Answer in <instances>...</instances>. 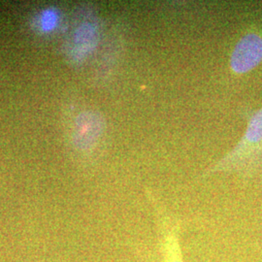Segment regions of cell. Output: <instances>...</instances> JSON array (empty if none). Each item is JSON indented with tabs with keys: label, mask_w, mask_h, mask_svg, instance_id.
<instances>
[{
	"label": "cell",
	"mask_w": 262,
	"mask_h": 262,
	"mask_svg": "<svg viewBox=\"0 0 262 262\" xmlns=\"http://www.w3.org/2000/svg\"><path fill=\"white\" fill-rule=\"evenodd\" d=\"M262 166V108L250 114L247 128L234 148L207 169L204 175L232 172L250 175Z\"/></svg>",
	"instance_id": "cell-1"
},
{
	"label": "cell",
	"mask_w": 262,
	"mask_h": 262,
	"mask_svg": "<svg viewBox=\"0 0 262 262\" xmlns=\"http://www.w3.org/2000/svg\"><path fill=\"white\" fill-rule=\"evenodd\" d=\"M105 129V119L98 111L88 110L76 119L72 142L76 149L88 151L94 149Z\"/></svg>",
	"instance_id": "cell-2"
},
{
	"label": "cell",
	"mask_w": 262,
	"mask_h": 262,
	"mask_svg": "<svg viewBox=\"0 0 262 262\" xmlns=\"http://www.w3.org/2000/svg\"><path fill=\"white\" fill-rule=\"evenodd\" d=\"M262 61V36L250 32L235 45L230 56V67L236 74H246L260 64Z\"/></svg>",
	"instance_id": "cell-3"
},
{
	"label": "cell",
	"mask_w": 262,
	"mask_h": 262,
	"mask_svg": "<svg viewBox=\"0 0 262 262\" xmlns=\"http://www.w3.org/2000/svg\"><path fill=\"white\" fill-rule=\"evenodd\" d=\"M99 31L97 25L93 21H85L76 29L73 55L76 60H83L89 56L98 42Z\"/></svg>",
	"instance_id": "cell-4"
},
{
	"label": "cell",
	"mask_w": 262,
	"mask_h": 262,
	"mask_svg": "<svg viewBox=\"0 0 262 262\" xmlns=\"http://www.w3.org/2000/svg\"><path fill=\"white\" fill-rule=\"evenodd\" d=\"M163 246L165 252V262H183L178 240L173 232H169L165 235Z\"/></svg>",
	"instance_id": "cell-5"
},
{
	"label": "cell",
	"mask_w": 262,
	"mask_h": 262,
	"mask_svg": "<svg viewBox=\"0 0 262 262\" xmlns=\"http://www.w3.org/2000/svg\"><path fill=\"white\" fill-rule=\"evenodd\" d=\"M56 20V14L53 11H48L46 14L44 15L43 19H42V24H43V28L49 29L52 28L55 26V23Z\"/></svg>",
	"instance_id": "cell-6"
}]
</instances>
